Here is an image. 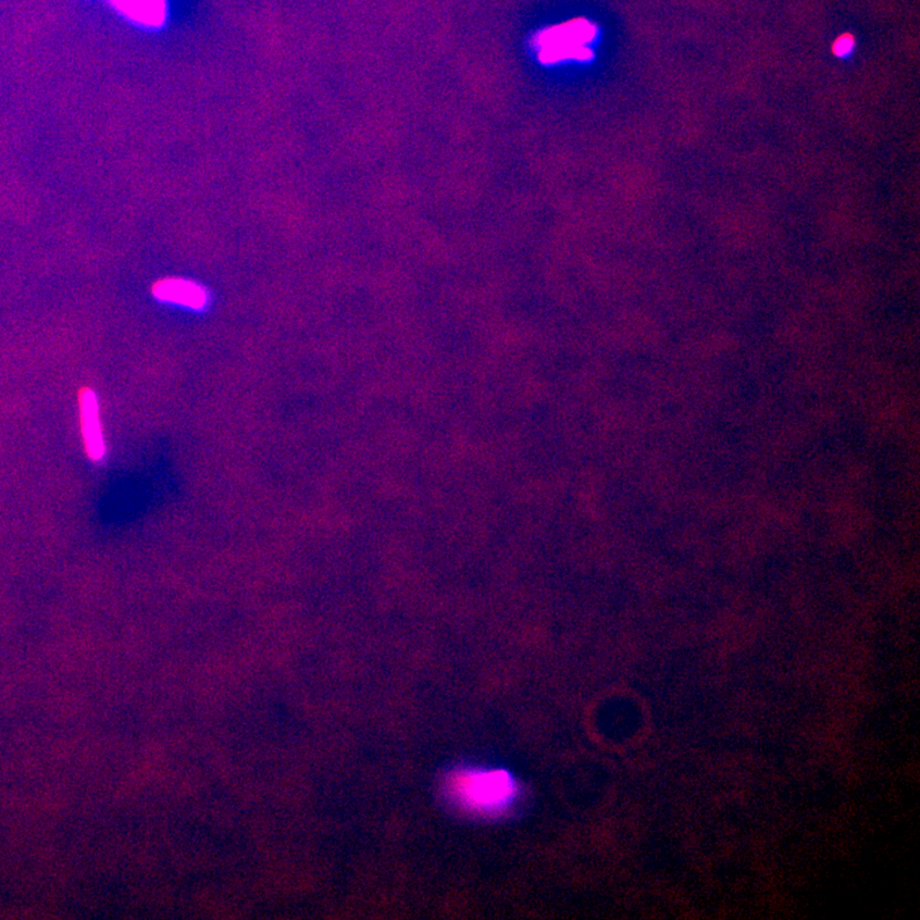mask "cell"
<instances>
[{"label":"cell","instance_id":"1","mask_svg":"<svg viewBox=\"0 0 920 920\" xmlns=\"http://www.w3.org/2000/svg\"><path fill=\"white\" fill-rule=\"evenodd\" d=\"M452 791L463 806L481 813H495L511 805L515 785L502 771H467L455 778Z\"/></svg>","mask_w":920,"mask_h":920},{"label":"cell","instance_id":"3","mask_svg":"<svg viewBox=\"0 0 920 920\" xmlns=\"http://www.w3.org/2000/svg\"><path fill=\"white\" fill-rule=\"evenodd\" d=\"M153 295L162 301L192 307V309H200L207 304V294L202 288L179 279L160 282L153 287Z\"/></svg>","mask_w":920,"mask_h":920},{"label":"cell","instance_id":"5","mask_svg":"<svg viewBox=\"0 0 920 920\" xmlns=\"http://www.w3.org/2000/svg\"><path fill=\"white\" fill-rule=\"evenodd\" d=\"M851 46V41H840L838 42V53H843V51H849Z\"/></svg>","mask_w":920,"mask_h":920},{"label":"cell","instance_id":"4","mask_svg":"<svg viewBox=\"0 0 920 920\" xmlns=\"http://www.w3.org/2000/svg\"><path fill=\"white\" fill-rule=\"evenodd\" d=\"M111 2L126 16L145 24H157L163 18V0H111Z\"/></svg>","mask_w":920,"mask_h":920},{"label":"cell","instance_id":"2","mask_svg":"<svg viewBox=\"0 0 920 920\" xmlns=\"http://www.w3.org/2000/svg\"><path fill=\"white\" fill-rule=\"evenodd\" d=\"M83 436L87 455L94 460L104 457L105 445L102 437L98 398L90 389H85L79 398Z\"/></svg>","mask_w":920,"mask_h":920}]
</instances>
